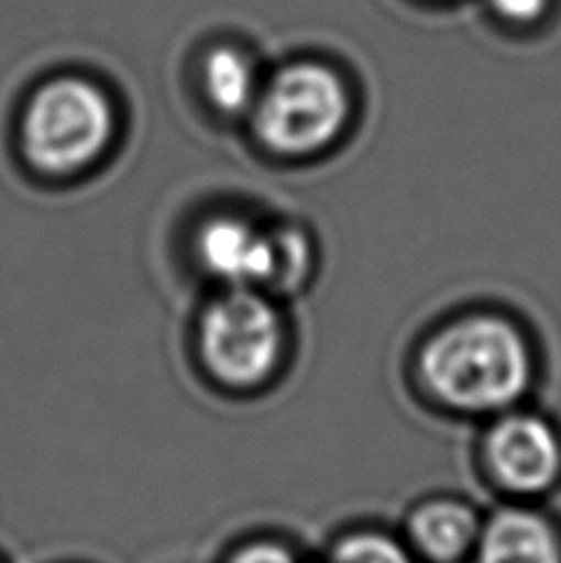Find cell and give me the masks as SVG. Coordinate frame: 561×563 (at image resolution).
Segmentation results:
<instances>
[{
	"label": "cell",
	"instance_id": "1",
	"mask_svg": "<svg viewBox=\"0 0 561 563\" xmlns=\"http://www.w3.org/2000/svg\"><path fill=\"white\" fill-rule=\"evenodd\" d=\"M535 374L532 341L499 311H468L443 321L416 354L426 398L458 416L493 418L517 408Z\"/></svg>",
	"mask_w": 561,
	"mask_h": 563
},
{
	"label": "cell",
	"instance_id": "2",
	"mask_svg": "<svg viewBox=\"0 0 561 563\" xmlns=\"http://www.w3.org/2000/svg\"><path fill=\"white\" fill-rule=\"evenodd\" d=\"M119 129L114 97L95 77L67 73L33 89L20 114L25 164L45 178L85 174L112 148Z\"/></svg>",
	"mask_w": 561,
	"mask_h": 563
},
{
	"label": "cell",
	"instance_id": "3",
	"mask_svg": "<svg viewBox=\"0 0 561 563\" xmlns=\"http://www.w3.org/2000/svg\"><path fill=\"white\" fill-rule=\"evenodd\" d=\"M287 346V319L265 289H223L198 317V361L223 388H263L283 368Z\"/></svg>",
	"mask_w": 561,
	"mask_h": 563
},
{
	"label": "cell",
	"instance_id": "4",
	"mask_svg": "<svg viewBox=\"0 0 561 563\" xmlns=\"http://www.w3.org/2000/svg\"><path fill=\"white\" fill-rule=\"evenodd\" d=\"M250 119L257 141L273 154L315 156L344 132L349 122L346 87L324 65H289L260 89Z\"/></svg>",
	"mask_w": 561,
	"mask_h": 563
},
{
	"label": "cell",
	"instance_id": "5",
	"mask_svg": "<svg viewBox=\"0 0 561 563\" xmlns=\"http://www.w3.org/2000/svg\"><path fill=\"white\" fill-rule=\"evenodd\" d=\"M480 462L507 497H542L561 482V432L537 410L509 408L490 418L480 440Z\"/></svg>",
	"mask_w": 561,
	"mask_h": 563
},
{
	"label": "cell",
	"instance_id": "6",
	"mask_svg": "<svg viewBox=\"0 0 561 563\" xmlns=\"http://www.w3.org/2000/svg\"><path fill=\"white\" fill-rule=\"evenodd\" d=\"M194 255L200 269L223 289L253 287L273 295L279 257L277 228L233 213L213 216L198 225Z\"/></svg>",
	"mask_w": 561,
	"mask_h": 563
},
{
	"label": "cell",
	"instance_id": "7",
	"mask_svg": "<svg viewBox=\"0 0 561 563\" xmlns=\"http://www.w3.org/2000/svg\"><path fill=\"white\" fill-rule=\"evenodd\" d=\"M483 521L485 517L465 499L428 497L406 517L404 541L420 563L470 561Z\"/></svg>",
	"mask_w": 561,
	"mask_h": 563
},
{
	"label": "cell",
	"instance_id": "8",
	"mask_svg": "<svg viewBox=\"0 0 561 563\" xmlns=\"http://www.w3.org/2000/svg\"><path fill=\"white\" fill-rule=\"evenodd\" d=\"M473 563H561V531L535 507L507 505L485 517Z\"/></svg>",
	"mask_w": 561,
	"mask_h": 563
},
{
	"label": "cell",
	"instance_id": "9",
	"mask_svg": "<svg viewBox=\"0 0 561 563\" xmlns=\"http://www.w3.org/2000/svg\"><path fill=\"white\" fill-rule=\"evenodd\" d=\"M200 79H204V95L210 107L226 117L253 112L260 89H263L253 59L228 45L210 49L200 67Z\"/></svg>",
	"mask_w": 561,
	"mask_h": 563
},
{
	"label": "cell",
	"instance_id": "10",
	"mask_svg": "<svg viewBox=\"0 0 561 563\" xmlns=\"http://www.w3.org/2000/svg\"><path fill=\"white\" fill-rule=\"evenodd\" d=\"M324 563H420L404 539L376 529H359L339 537Z\"/></svg>",
	"mask_w": 561,
	"mask_h": 563
},
{
	"label": "cell",
	"instance_id": "11",
	"mask_svg": "<svg viewBox=\"0 0 561 563\" xmlns=\"http://www.w3.org/2000/svg\"><path fill=\"white\" fill-rule=\"evenodd\" d=\"M277 245H279V257H277V277H275V291H295L305 285L312 275L315 267V247L312 240L305 233L302 228L297 225H283L277 228Z\"/></svg>",
	"mask_w": 561,
	"mask_h": 563
},
{
	"label": "cell",
	"instance_id": "12",
	"mask_svg": "<svg viewBox=\"0 0 561 563\" xmlns=\"http://www.w3.org/2000/svg\"><path fill=\"white\" fill-rule=\"evenodd\" d=\"M226 563H302L289 547L279 541H250L235 549Z\"/></svg>",
	"mask_w": 561,
	"mask_h": 563
},
{
	"label": "cell",
	"instance_id": "13",
	"mask_svg": "<svg viewBox=\"0 0 561 563\" xmlns=\"http://www.w3.org/2000/svg\"><path fill=\"white\" fill-rule=\"evenodd\" d=\"M490 5L513 23H532L547 10V0H490Z\"/></svg>",
	"mask_w": 561,
	"mask_h": 563
}]
</instances>
